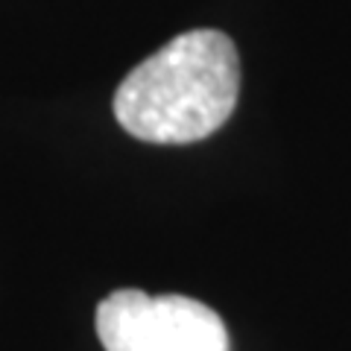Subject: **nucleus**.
Returning <instances> with one entry per match:
<instances>
[{
  "label": "nucleus",
  "instance_id": "nucleus-2",
  "mask_svg": "<svg viewBox=\"0 0 351 351\" xmlns=\"http://www.w3.org/2000/svg\"><path fill=\"white\" fill-rule=\"evenodd\" d=\"M97 337L106 351H232L226 322L208 304L135 287L100 302Z\"/></svg>",
  "mask_w": 351,
  "mask_h": 351
},
{
  "label": "nucleus",
  "instance_id": "nucleus-1",
  "mask_svg": "<svg viewBox=\"0 0 351 351\" xmlns=\"http://www.w3.org/2000/svg\"><path fill=\"white\" fill-rule=\"evenodd\" d=\"M240 94V56L219 29H191L126 73L114 117L147 144H196L232 117Z\"/></svg>",
  "mask_w": 351,
  "mask_h": 351
}]
</instances>
